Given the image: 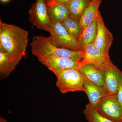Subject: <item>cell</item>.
Masks as SVG:
<instances>
[{"instance_id": "obj_1", "label": "cell", "mask_w": 122, "mask_h": 122, "mask_svg": "<svg viewBox=\"0 0 122 122\" xmlns=\"http://www.w3.org/2000/svg\"><path fill=\"white\" fill-rule=\"evenodd\" d=\"M29 40L27 30L0 20V48L13 54L24 56L26 54Z\"/></svg>"}, {"instance_id": "obj_2", "label": "cell", "mask_w": 122, "mask_h": 122, "mask_svg": "<svg viewBox=\"0 0 122 122\" xmlns=\"http://www.w3.org/2000/svg\"><path fill=\"white\" fill-rule=\"evenodd\" d=\"M30 45L32 53L37 58L51 55L71 58L80 61L83 58V51H74L59 48L53 44L50 37H46L41 35L35 36L33 37Z\"/></svg>"}, {"instance_id": "obj_3", "label": "cell", "mask_w": 122, "mask_h": 122, "mask_svg": "<svg viewBox=\"0 0 122 122\" xmlns=\"http://www.w3.org/2000/svg\"><path fill=\"white\" fill-rule=\"evenodd\" d=\"M50 36L55 45L74 51H83L81 42L70 35L61 22L51 20Z\"/></svg>"}, {"instance_id": "obj_4", "label": "cell", "mask_w": 122, "mask_h": 122, "mask_svg": "<svg viewBox=\"0 0 122 122\" xmlns=\"http://www.w3.org/2000/svg\"><path fill=\"white\" fill-rule=\"evenodd\" d=\"M56 86L61 93L84 91L83 79L79 70H66L55 75Z\"/></svg>"}, {"instance_id": "obj_5", "label": "cell", "mask_w": 122, "mask_h": 122, "mask_svg": "<svg viewBox=\"0 0 122 122\" xmlns=\"http://www.w3.org/2000/svg\"><path fill=\"white\" fill-rule=\"evenodd\" d=\"M101 115L114 122H122V107L116 94H109L94 107Z\"/></svg>"}, {"instance_id": "obj_6", "label": "cell", "mask_w": 122, "mask_h": 122, "mask_svg": "<svg viewBox=\"0 0 122 122\" xmlns=\"http://www.w3.org/2000/svg\"><path fill=\"white\" fill-rule=\"evenodd\" d=\"M29 20L38 29L49 32L51 20L48 8L44 0H36L29 11Z\"/></svg>"}, {"instance_id": "obj_7", "label": "cell", "mask_w": 122, "mask_h": 122, "mask_svg": "<svg viewBox=\"0 0 122 122\" xmlns=\"http://www.w3.org/2000/svg\"><path fill=\"white\" fill-rule=\"evenodd\" d=\"M41 64L46 66L55 75L66 70L79 69L81 61L51 55L37 58Z\"/></svg>"}, {"instance_id": "obj_8", "label": "cell", "mask_w": 122, "mask_h": 122, "mask_svg": "<svg viewBox=\"0 0 122 122\" xmlns=\"http://www.w3.org/2000/svg\"><path fill=\"white\" fill-rule=\"evenodd\" d=\"M83 55L81 61V66L92 64L102 70L112 63L109 55L105 54L93 44H89L83 49Z\"/></svg>"}, {"instance_id": "obj_9", "label": "cell", "mask_w": 122, "mask_h": 122, "mask_svg": "<svg viewBox=\"0 0 122 122\" xmlns=\"http://www.w3.org/2000/svg\"><path fill=\"white\" fill-rule=\"evenodd\" d=\"M113 40V35L105 25L100 12L97 19V35L93 44L105 54L109 55Z\"/></svg>"}, {"instance_id": "obj_10", "label": "cell", "mask_w": 122, "mask_h": 122, "mask_svg": "<svg viewBox=\"0 0 122 122\" xmlns=\"http://www.w3.org/2000/svg\"><path fill=\"white\" fill-rule=\"evenodd\" d=\"M102 71L105 76L106 89L109 94H116L122 81V71L113 63L107 66Z\"/></svg>"}, {"instance_id": "obj_11", "label": "cell", "mask_w": 122, "mask_h": 122, "mask_svg": "<svg viewBox=\"0 0 122 122\" xmlns=\"http://www.w3.org/2000/svg\"><path fill=\"white\" fill-rule=\"evenodd\" d=\"M23 56L8 52L0 48V79L7 77L15 69Z\"/></svg>"}, {"instance_id": "obj_12", "label": "cell", "mask_w": 122, "mask_h": 122, "mask_svg": "<svg viewBox=\"0 0 122 122\" xmlns=\"http://www.w3.org/2000/svg\"><path fill=\"white\" fill-rule=\"evenodd\" d=\"M84 92L86 94L89 103L94 107L109 93L106 87L83 79Z\"/></svg>"}, {"instance_id": "obj_13", "label": "cell", "mask_w": 122, "mask_h": 122, "mask_svg": "<svg viewBox=\"0 0 122 122\" xmlns=\"http://www.w3.org/2000/svg\"><path fill=\"white\" fill-rule=\"evenodd\" d=\"M102 1L91 0L85 8L79 20L82 30L97 20L100 12L99 9Z\"/></svg>"}, {"instance_id": "obj_14", "label": "cell", "mask_w": 122, "mask_h": 122, "mask_svg": "<svg viewBox=\"0 0 122 122\" xmlns=\"http://www.w3.org/2000/svg\"><path fill=\"white\" fill-rule=\"evenodd\" d=\"M79 71L83 79L105 87V76L100 69L89 64L81 66Z\"/></svg>"}, {"instance_id": "obj_15", "label": "cell", "mask_w": 122, "mask_h": 122, "mask_svg": "<svg viewBox=\"0 0 122 122\" xmlns=\"http://www.w3.org/2000/svg\"><path fill=\"white\" fill-rule=\"evenodd\" d=\"M48 15L51 20L61 22L70 16V13L65 4L48 7Z\"/></svg>"}, {"instance_id": "obj_16", "label": "cell", "mask_w": 122, "mask_h": 122, "mask_svg": "<svg viewBox=\"0 0 122 122\" xmlns=\"http://www.w3.org/2000/svg\"><path fill=\"white\" fill-rule=\"evenodd\" d=\"M61 23L71 35L80 42L82 30L78 20L70 16Z\"/></svg>"}, {"instance_id": "obj_17", "label": "cell", "mask_w": 122, "mask_h": 122, "mask_svg": "<svg viewBox=\"0 0 122 122\" xmlns=\"http://www.w3.org/2000/svg\"><path fill=\"white\" fill-rule=\"evenodd\" d=\"M97 33V19L82 30L80 42L83 49L89 44L93 43Z\"/></svg>"}, {"instance_id": "obj_18", "label": "cell", "mask_w": 122, "mask_h": 122, "mask_svg": "<svg viewBox=\"0 0 122 122\" xmlns=\"http://www.w3.org/2000/svg\"><path fill=\"white\" fill-rule=\"evenodd\" d=\"M91 0H71L65 3L70 13V16L79 20L87 5Z\"/></svg>"}, {"instance_id": "obj_19", "label": "cell", "mask_w": 122, "mask_h": 122, "mask_svg": "<svg viewBox=\"0 0 122 122\" xmlns=\"http://www.w3.org/2000/svg\"><path fill=\"white\" fill-rule=\"evenodd\" d=\"M83 113L89 122H114L101 115L89 103L86 105Z\"/></svg>"}, {"instance_id": "obj_20", "label": "cell", "mask_w": 122, "mask_h": 122, "mask_svg": "<svg viewBox=\"0 0 122 122\" xmlns=\"http://www.w3.org/2000/svg\"><path fill=\"white\" fill-rule=\"evenodd\" d=\"M70 0H53L51 2H49L46 5L48 7H51L55 5L65 4Z\"/></svg>"}, {"instance_id": "obj_21", "label": "cell", "mask_w": 122, "mask_h": 122, "mask_svg": "<svg viewBox=\"0 0 122 122\" xmlns=\"http://www.w3.org/2000/svg\"><path fill=\"white\" fill-rule=\"evenodd\" d=\"M116 95L119 102L122 107V81L119 86Z\"/></svg>"}, {"instance_id": "obj_22", "label": "cell", "mask_w": 122, "mask_h": 122, "mask_svg": "<svg viewBox=\"0 0 122 122\" xmlns=\"http://www.w3.org/2000/svg\"><path fill=\"white\" fill-rule=\"evenodd\" d=\"M45 0L46 4L47 5L49 2H51L53 0Z\"/></svg>"}, {"instance_id": "obj_23", "label": "cell", "mask_w": 122, "mask_h": 122, "mask_svg": "<svg viewBox=\"0 0 122 122\" xmlns=\"http://www.w3.org/2000/svg\"><path fill=\"white\" fill-rule=\"evenodd\" d=\"M2 2H6L7 1H9V0H0Z\"/></svg>"}, {"instance_id": "obj_24", "label": "cell", "mask_w": 122, "mask_h": 122, "mask_svg": "<svg viewBox=\"0 0 122 122\" xmlns=\"http://www.w3.org/2000/svg\"></svg>"}]
</instances>
